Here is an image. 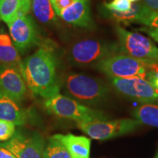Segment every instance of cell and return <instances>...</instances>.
Here are the masks:
<instances>
[{
	"label": "cell",
	"mask_w": 158,
	"mask_h": 158,
	"mask_svg": "<svg viewBox=\"0 0 158 158\" xmlns=\"http://www.w3.org/2000/svg\"><path fill=\"white\" fill-rule=\"evenodd\" d=\"M56 48L52 41L48 40L22 60L21 74L27 88L32 94L44 100L60 93Z\"/></svg>",
	"instance_id": "1"
},
{
	"label": "cell",
	"mask_w": 158,
	"mask_h": 158,
	"mask_svg": "<svg viewBox=\"0 0 158 158\" xmlns=\"http://www.w3.org/2000/svg\"><path fill=\"white\" fill-rule=\"evenodd\" d=\"M61 89L65 96L88 107L104 103L110 95L107 85L100 79L78 73H69L63 76Z\"/></svg>",
	"instance_id": "2"
},
{
	"label": "cell",
	"mask_w": 158,
	"mask_h": 158,
	"mask_svg": "<svg viewBox=\"0 0 158 158\" xmlns=\"http://www.w3.org/2000/svg\"><path fill=\"white\" fill-rule=\"evenodd\" d=\"M92 68L108 78L147 79L150 73L158 71V64L124 54H116L102 59Z\"/></svg>",
	"instance_id": "3"
},
{
	"label": "cell",
	"mask_w": 158,
	"mask_h": 158,
	"mask_svg": "<svg viewBox=\"0 0 158 158\" xmlns=\"http://www.w3.org/2000/svg\"><path fill=\"white\" fill-rule=\"evenodd\" d=\"M121 54L118 43L96 39H85L75 43L67 52V59L75 67H93L110 56Z\"/></svg>",
	"instance_id": "4"
},
{
	"label": "cell",
	"mask_w": 158,
	"mask_h": 158,
	"mask_svg": "<svg viewBox=\"0 0 158 158\" xmlns=\"http://www.w3.org/2000/svg\"><path fill=\"white\" fill-rule=\"evenodd\" d=\"M43 106L49 114L73 120L77 124L108 119L103 112L92 109L60 93L45 99Z\"/></svg>",
	"instance_id": "5"
},
{
	"label": "cell",
	"mask_w": 158,
	"mask_h": 158,
	"mask_svg": "<svg viewBox=\"0 0 158 158\" xmlns=\"http://www.w3.org/2000/svg\"><path fill=\"white\" fill-rule=\"evenodd\" d=\"M115 31L121 54L158 64V47L149 38L118 24L115 26Z\"/></svg>",
	"instance_id": "6"
},
{
	"label": "cell",
	"mask_w": 158,
	"mask_h": 158,
	"mask_svg": "<svg viewBox=\"0 0 158 158\" xmlns=\"http://www.w3.org/2000/svg\"><path fill=\"white\" fill-rule=\"evenodd\" d=\"M141 123L136 119L123 118L114 121H95L89 123H78L79 129L90 138L100 141L110 139L127 134L137 129Z\"/></svg>",
	"instance_id": "7"
},
{
	"label": "cell",
	"mask_w": 158,
	"mask_h": 158,
	"mask_svg": "<svg viewBox=\"0 0 158 158\" xmlns=\"http://www.w3.org/2000/svg\"><path fill=\"white\" fill-rule=\"evenodd\" d=\"M7 26L13 44L21 54H25L40 43L38 29L28 14L19 13Z\"/></svg>",
	"instance_id": "8"
},
{
	"label": "cell",
	"mask_w": 158,
	"mask_h": 158,
	"mask_svg": "<svg viewBox=\"0 0 158 158\" xmlns=\"http://www.w3.org/2000/svg\"><path fill=\"white\" fill-rule=\"evenodd\" d=\"M116 91L122 95L143 103H158V93L147 79L109 78Z\"/></svg>",
	"instance_id": "9"
},
{
	"label": "cell",
	"mask_w": 158,
	"mask_h": 158,
	"mask_svg": "<svg viewBox=\"0 0 158 158\" xmlns=\"http://www.w3.org/2000/svg\"><path fill=\"white\" fill-rule=\"evenodd\" d=\"M0 145L7 148L17 158H43L45 141L37 132L28 133L19 130L9 141Z\"/></svg>",
	"instance_id": "10"
},
{
	"label": "cell",
	"mask_w": 158,
	"mask_h": 158,
	"mask_svg": "<svg viewBox=\"0 0 158 158\" xmlns=\"http://www.w3.org/2000/svg\"><path fill=\"white\" fill-rule=\"evenodd\" d=\"M0 92L19 102L24 100L27 86L21 71L13 67L0 65Z\"/></svg>",
	"instance_id": "11"
},
{
	"label": "cell",
	"mask_w": 158,
	"mask_h": 158,
	"mask_svg": "<svg viewBox=\"0 0 158 158\" xmlns=\"http://www.w3.org/2000/svg\"><path fill=\"white\" fill-rule=\"evenodd\" d=\"M90 0H76L61 13L60 17L68 24L82 29H93Z\"/></svg>",
	"instance_id": "12"
},
{
	"label": "cell",
	"mask_w": 158,
	"mask_h": 158,
	"mask_svg": "<svg viewBox=\"0 0 158 158\" xmlns=\"http://www.w3.org/2000/svg\"><path fill=\"white\" fill-rule=\"evenodd\" d=\"M0 119L23 126L29 122V114L20 106L19 102L0 92Z\"/></svg>",
	"instance_id": "13"
},
{
	"label": "cell",
	"mask_w": 158,
	"mask_h": 158,
	"mask_svg": "<svg viewBox=\"0 0 158 158\" xmlns=\"http://www.w3.org/2000/svg\"><path fill=\"white\" fill-rule=\"evenodd\" d=\"M55 137L64 144L72 158H89L91 140L85 136L56 134Z\"/></svg>",
	"instance_id": "14"
},
{
	"label": "cell",
	"mask_w": 158,
	"mask_h": 158,
	"mask_svg": "<svg viewBox=\"0 0 158 158\" xmlns=\"http://www.w3.org/2000/svg\"><path fill=\"white\" fill-rule=\"evenodd\" d=\"M21 64L20 53L10 36L6 32L0 33V65L13 67L21 72Z\"/></svg>",
	"instance_id": "15"
},
{
	"label": "cell",
	"mask_w": 158,
	"mask_h": 158,
	"mask_svg": "<svg viewBox=\"0 0 158 158\" xmlns=\"http://www.w3.org/2000/svg\"><path fill=\"white\" fill-rule=\"evenodd\" d=\"M151 10L148 8L143 2H134L132 5L130 10L125 13H116L102 7L100 11L106 18H108L117 22L138 23L146 14Z\"/></svg>",
	"instance_id": "16"
},
{
	"label": "cell",
	"mask_w": 158,
	"mask_h": 158,
	"mask_svg": "<svg viewBox=\"0 0 158 158\" xmlns=\"http://www.w3.org/2000/svg\"><path fill=\"white\" fill-rule=\"evenodd\" d=\"M31 9L39 22L53 25L57 22V17L51 0H31Z\"/></svg>",
	"instance_id": "17"
},
{
	"label": "cell",
	"mask_w": 158,
	"mask_h": 158,
	"mask_svg": "<svg viewBox=\"0 0 158 158\" xmlns=\"http://www.w3.org/2000/svg\"><path fill=\"white\" fill-rule=\"evenodd\" d=\"M133 116L135 119L141 124L158 127V106L157 105L144 103L133 110Z\"/></svg>",
	"instance_id": "18"
},
{
	"label": "cell",
	"mask_w": 158,
	"mask_h": 158,
	"mask_svg": "<svg viewBox=\"0 0 158 158\" xmlns=\"http://www.w3.org/2000/svg\"><path fill=\"white\" fill-rule=\"evenodd\" d=\"M43 158H72V157L64 144L53 135L45 145Z\"/></svg>",
	"instance_id": "19"
},
{
	"label": "cell",
	"mask_w": 158,
	"mask_h": 158,
	"mask_svg": "<svg viewBox=\"0 0 158 158\" xmlns=\"http://www.w3.org/2000/svg\"><path fill=\"white\" fill-rule=\"evenodd\" d=\"M20 9V0H0V15L7 24L18 16Z\"/></svg>",
	"instance_id": "20"
},
{
	"label": "cell",
	"mask_w": 158,
	"mask_h": 158,
	"mask_svg": "<svg viewBox=\"0 0 158 158\" xmlns=\"http://www.w3.org/2000/svg\"><path fill=\"white\" fill-rule=\"evenodd\" d=\"M132 5L133 3L129 0H112L109 2H105L102 7L116 13H125L130 10Z\"/></svg>",
	"instance_id": "21"
},
{
	"label": "cell",
	"mask_w": 158,
	"mask_h": 158,
	"mask_svg": "<svg viewBox=\"0 0 158 158\" xmlns=\"http://www.w3.org/2000/svg\"><path fill=\"white\" fill-rule=\"evenodd\" d=\"M16 131L15 124L7 120L0 119V141H9Z\"/></svg>",
	"instance_id": "22"
},
{
	"label": "cell",
	"mask_w": 158,
	"mask_h": 158,
	"mask_svg": "<svg viewBox=\"0 0 158 158\" xmlns=\"http://www.w3.org/2000/svg\"><path fill=\"white\" fill-rule=\"evenodd\" d=\"M138 23L143 25L144 27L158 28V13L150 10L138 21Z\"/></svg>",
	"instance_id": "23"
},
{
	"label": "cell",
	"mask_w": 158,
	"mask_h": 158,
	"mask_svg": "<svg viewBox=\"0 0 158 158\" xmlns=\"http://www.w3.org/2000/svg\"><path fill=\"white\" fill-rule=\"evenodd\" d=\"M76 0H51L56 15L59 17L63 10L68 8Z\"/></svg>",
	"instance_id": "24"
},
{
	"label": "cell",
	"mask_w": 158,
	"mask_h": 158,
	"mask_svg": "<svg viewBox=\"0 0 158 158\" xmlns=\"http://www.w3.org/2000/svg\"><path fill=\"white\" fill-rule=\"evenodd\" d=\"M139 30L143 31L144 33L149 35L151 38H152L154 40L158 43V28L143 27L141 28H140Z\"/></svg>",
	"instance_id": "25"
},
{
	"label": "cell",
	"mask_w": 158,
	"mask_h": 158,
	"mask_svg": "<svg viewBox=\"0 0 158 158\" xmlns=\"http://www.w3.org/2000/svg\"><path fill=\"white\" fill-rule=\"evenodd\" d=\"M147 80L152 84V86L158 93V71H153V72L150 73Z\"/></svg>",
	"instance_id": "26"
},
{
	"label": "cell",
	"mask_w": 158,
	"mask_h": 158,
	"mask_svg": "<svg viewBox=\"0 0 158 158\" xmlns=\"http://www.w3.org/2000/svg\"><path fill=\"white\" fill-rule=\"evenodd\" d=\"M21 2V9L19 13L28 14L31 6V0H20Z\"/></svg>",
	"instance_id": "27"
},
{
	"label": "cell",
	"mask_w": 158,
	"mask_h": 158,
	"mask_svg": "<svg viewBox=\"0 0 158 158\" xmlns=\"http://www.w3.org/2000/svg\"><path fill=\"white\" fill-rule=\"evenodd\" d=\"M142 2L151 10L158 13V0H143Z\"/></svg>",
	"instance_id": "28"
},
{
	"label": "cell",
	"mask_w": 158,
	"mask_h": 158,
	"mask_svg": "<svg viewBox=\"0 0 158 158\" xmlns=\"http://www.w3.org/2000/svg\"><path fill=\"white\" fill-rule=\"evenodd\" d=\"M0 158H17L7 148L0 145Z\"/></svg>",
	"instance_id": "29"
},
{
	"label": "cell",
	"mask_w": 158,
	"mask_h": 158,
	"mask_svg": "<svg viewBox=\"0 0 158 158\" xmlns=\"http://www.w3.org/2000/svg\"><path fill=\"white\" fill-rule=\"evenodd\" d=\"M129 1L131 2L132 3H134V2H138L139 1H143V0H129Z\"/></svg>",
	"instance_id": "30"
},
{
	"label": "cell",
	"mask_w": 158,
	"mask_h": 158,
	"mask_svg": "<svg viewBox=\"0 0 158 158\" xmlns=\"http://www.w3.org/2000/svg\"><path fill=\"white\" fill-rule=\"evenodd\" d=\"M155 158H158V153L157 154V155H156V157Z\"/></svg>",
	"instance_id": "31"
},
{
	"label": "cell",
	"mask_w": 158,
	"mask_h": 158,
	"mask_svg": "<svg viewBox=\"0 0 158 158\" xmlns=\"http://www.w3.org/2000/svg\"><path fill=\"white\" fill-rule=\"evenodd\" d=\"M2 19H1V15H0V20H1Z\"/></svg>",
	"instance_id": "32"
}]
</instances>
